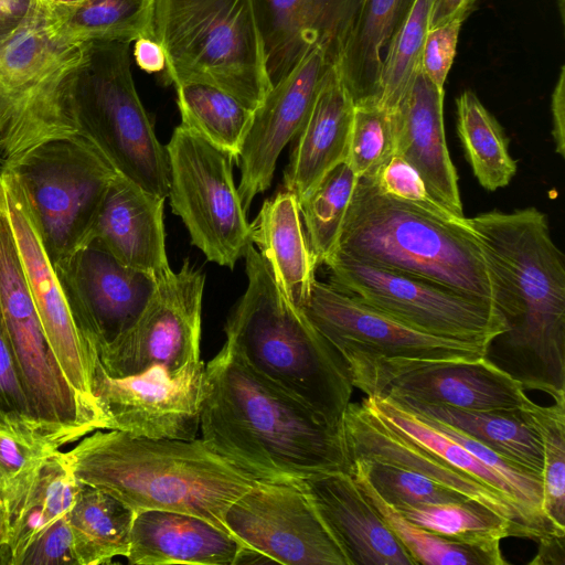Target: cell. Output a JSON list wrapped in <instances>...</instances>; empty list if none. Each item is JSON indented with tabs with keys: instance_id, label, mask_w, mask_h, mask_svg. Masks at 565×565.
I'll return each mask as SVG.
<instances>
[{
	"instance_id": "11a10c76",
	"label": "cell",
	"mask_w": 565,
	"mask_h": 565,
	"mask_svg": "<svg viewBox=\"0 0 565 565\" xmlns=\"http://www.w3.org/2000/svg\"><path fill=\"white\" fill-rule=\"evenodd\" d=\"M10 533L9 510L6 501L0 497V565H12Z\"/></svg>"
},
{
	"instance_id": "7dc6e473",
	"label": "cell",
	"mask_w": 565,
	"mask_h": 565,
	"mask_svg": "<svg viewBox=\"0 0 565 565\" xmlns=\"http://www.w3.org/2000/svg\"><path fill=\"white\" fill-rule=\"evenodd\" d=\"M461 24L459 21L449 22L429 29L425 36L420 70L430 82L443 89L456 55Z\"/></svg>"
},
{
	"instance_id": "9f6ffc18",
	"label": "cell",
	"mask_w": 565,
	"mask_h": 565,
	"mask_svg": "<svg viewBox=\"0 0 565 565\" xmlns=\"http://www.w3.org/2000/svg\"><path fill=\"white\" fill-rule=\"evenodd\" d=\"M84 0H43L40 2L45 8H68L81 3Z\"/></svg>"
},
{
	"instance_id": "816d5d0a",
	"label": "cell",
	"mask_w": 565,
	"mask_h": 565,
	"mask_svg": "<svg viewBox=\"0 0 565 565\" xmlns=\"http://www.w3.org/2000/svg\"><path fill=\"white\" fill-rule=\"evenodd\" d=\"M33 3L34 0H0V43L22 25Z\"/></svg>"
},
{
	"instance_id": "7bdbcfd3",
	"label": "cell",
	"mask_w": 565,
	"mask_h": 565,
	"mask_svg": "<svg viewBox=\"0 0 565 565\" xmlns=\"http://www.w3.org/2000/svg\"><path fill=\"white\" fill-rule=\"evenodd\" d=\"M351 467L359 469L377 494L391 507L452 503L468 500L420 473L385 462L353 460Z\"/></svg>"
},
{
	"instance_id": "9a60e30c",
	"label": "cell",
	"mask_w": 565,
	"mask_h": 565,
	"mask_svg": "<svg viewBox=\"0 0 565 565\" xmlns=\"http://www.w3.org/2000/svg\"><path fill=\"white\" fill-rule=\"evenodd\" d=\"M241 547L287 565H348L298 481H260L223 516Z\"/></svg>"
},
{
	"instance_id": "52a82bcc",
	"label": "cell",
	"mask_w": 565,
	"mask_h": 565,
	"mask_svg": "<svg viewBox=\"0 0 565 565\" xmlns=\"http://www.w3.org/2000/svg\"><path fill=\"white\" fill-rule=\"evenodd\" d=\"M71 134L90 142L117 174L167 199L169 158L137 93L130 43L85 45L65 129Z\"/></svg>"
},
{
	"instance_id": "cb8c5ba5",
	"label": "cell",
	"mask_w": 565,
	"mask_h": 565,
	"mask_svg": "<svg viewBox=\"0 0 565 565\" xmlns=\"http://www.w3.org/2000/svg\"><path fill=\"white\" fill-rule=\"evenodd\" d=\"M383 395L471 411H520L533 403L521 382L487 356L411 372Z\"/></svg>"
},
{
	"instance_id": "277c9868",
	"label": "cell",
	"mask_w": 565,
	"mask_h": 565,
	"mask_svg": "<svg viewBox=\"0 0 565 565\" xmlns=\"http://www.w3.org/2000/svg\"><path fill=\"white\" fill-rule=\"evenodd\" d=\"M244 257L248 284L227 319L225 343L256 372L341 426L353 392L344 362L286 297L253 243Z\"/></svg>"
},
{
	"instance_id": "836d02e7",
	"label": "cell",
	"mask_w": 565,
	"mask_h": 565,
	"mask_svg": "<svg viewBox=\"0 0 565 565\" xmlns=\"http://www.w3.org/2000/svg\"><path fill=\"white\" fill-rule=\"evenodd\" d=\"M350 473L364 497L381 514L415 565H504L500 544L479 545L452 541L418 527L404 519L372 488L364 475L355 467Z\"/></svg>"
},
{
	"instance_id": "2e32d148",
	"label": "cell",
	"mask_w": 565,
	"mask_h": 565,
	"mask_svg": "<svg viewBox=\"0 0 565 565\" xmlns=\"http://www.w3.org/2000/svg\"><path fill=\"white\" fill-rule=\"evenodd\" d=\"M204 369L200 361L177 374L154 366L141 374L113 377L97 359L92 393L102 429L148 438L195 439Z\"/></svg>"
},
{
	"instance_id": "f546056e",
	"label": "cell",
	"mask_w": 565,
	"mask_h": 565,
	"mask_svg": "<svg viewBox=\"0 0 565 565\" xmlns=\"http://www.w3.org/2000/svg\"><path fill=\"white\" fill-rule=\"evenodd\" d=\"M43 9L49 36L63 47L154 39L156 0H84Z\"/></svg>"
},
{
	"instance_id": "60d3db41",
	"label": "cell",
	"mask_w": 565,
	"mask_h": 565,
	"mask_svg": "<svg viewBox=\"0 0 565 565\" xmlns=\"http://www.w3.org/2000/svg\"><path fill=\"white\" fill-rule=\"evenodd\" d=\"M520 412L543 446V512L553 527L565 534V403L541 406L533 402Z\"/></svg>"
},
{
	"instance_id": "e575fe53",
	"label": "cell",
	"mask_w": 565,
	"mask_h": 565,
	"mask_svg": "<svg viewBox=\"0 0 565 565\" xmlns=\"http://www.w3.org/2000/svg\"><path fill=\"white\" fill-rule=\"evenodd\" d=\"M364 401L391 427L504 498L516 511L522 522L530 531L532 540L537 541V536L530 526L522 510L516 492L501 475L483 465L460 444L431 427L413 413L398 406L387 397L366 396Z\"/></svg>"
},
{
	"instance_id": "7c38bea8",
	"label": "cell",
	"mask_w": 565,
	"mask_h": 565,
	"mask_svg": "<svg viewBox=\"0 0 565 565\" xmlns=\"http://www.w3.org/2000/svg\"><path fill=\"white\" fill-rule=\"evenodd\" d=\"M166 149L173 213L210 262L234 268L253 243L233 179L235 157L182 124L173 130Z\"/></svg>"
},
{
	"instance_id": "5b68a950",
	"label": "cell",
	"mask_w": 565,
	"mask_h": 565,
	"mask_svg": "<svg viewBox=\"0 0 565 565\" xmlns=\"http://www.w3.org/2000/svg\"><path fill=\"white\" fill-rule=\"evenodd\" d=\"M331 257L417 276L495 306L489 265L466 217L437 220L383 194L369 178H358Z\"/></svg>"
},
{
	"instance_id": "603a6c76",
	"label": "cell",
	"mask_w": 565,
	"mask_h": 565,
	"mask_svg": "<svg viewBox=\"0 0 565 565\" xmlns=\"http://www.w3.org/2000/svg\"><path fill=\"white\" fill-rule=\"evenodd\" d=\"M164 200L117 174L89 239L99 242L122 265L157 281L168 277L172 269L166 253Z\"/></svg>"
},
{
	"instance_id": "9c48e42d",
	"label": "cell",
	"mask_w": 565,
	"mask_h": 565,
	"mask_svg": "<svg viewBox=\"0 0 565 565\" xmlns=\"http://www.w3.org/2000/svg\"><path fill=\"white\" fill-rule=\"evenodd\" d=\"M18 181L53 267L85 245L117 172L77 134L36 141L3 161Z\"/></svg>"
},
{
	"instance_id": "bcb514c9",
	"label": "cell",
	"mask_w": 565,
	"mask_h": 565,
	"mask_svg": "<svg viewBox=\"0 0 565 565\" xmlns=\"http://www.w3.org/2000/svg\"><path fill=\"white\" fill-rule=\"evenodd\" d=\"M55 450L0 430V497L12 505L26 490L43 461Z\"/></svg>"
},
{
	"instance_id": "44dd1931",
	"label": "cell",
	"mask_w": 565,
	"mask_h": 565,
	"mask_svg": "<svg viewBox=\"0 0 565 565\" xmlns=\"http://www.w3.org/2000/svg\"><path fill=\"white\" fill-rule=\"evenodd\" d=\"M348 565H415L349 471L298 480Z\"/></svg>"
},
{
	"instance_id": "83f0119b",
	"label": "cell",
	"mask_w": 565,
	"mask_h": 565,
	"mask_svg": "<svg viewBox=\"0 0 565 565\" xmlns=\"http://www.w3.org/2000/svg\"><path fill=\"white\" fill-rule=\"evenodd\" d=\"M412 0H356L335 36L334 61L354 99L374 96L382 51Z\"/></svg>"
},
{
	"instance_id": "5bb4252c",
	"label": "cell",
	"mask_w": 565,
	"mask_h": 565,
	"mask_svg": "<svg viewBox=\"0 0 565 565\" xmlns=\"http://www.w3.org/2000/svg\"><path fill=\"white\" fill-rule=\"evenodd\" d=\"M204 282L203 273L188 259L178 273L159 280L134 326L98 350L104 371L125 377L161 366L177 374L199 363Z\"/></svg>"
},
{
	"instance_id": "484cf974",
	"label": "cell",
	"mask_w": 565,
	"mask_h": 565,
	"mask_svg": "<svg viewBox=\"0 0 565 565\" xmlns=\"http://www.w3.org/2000/svg\"><path fill=\"white\" fill-rule=\"evenodd\" d=\"M238 542L226 531L199 516L166 510L136 512L129 551L130 564L235 565Z\"/></svg>"
},
{
	"instance_id": "8d00e7d4",
	"label": "cell",
	"mask_w": 565,
	"mask_h": 565,
	"mask_svg": "<svg viewBox=\"0 0 565 565\" xmlns=\"http://www.w3.org/2000/svg\"><path fill=\"white\" fill-rule=\"evenodd\" d=\"M174 86L181 124L237 159L253 110L209 84L183 83Z\"/></svg>"
},
{
	"instance_id": "4dcf8cb0",
	"label": "cell",
	"mask_w": 565,
	"mask_h": 565,
	"mask_svg": "<svg viewBox=\"0 0 565 565\" xmlns=\"http://www.w3.org/2000/svg\"><path fill=\"white\" fill-rule=\"evenodd\" d=\"M385 396V395H382ZM404 409L477 439L523 470L541 478L543 446L520 411H471L385 396Z\"/></svg>"
},
{
	"instance_id": "db71d44e",
	"label": "cell",
	"mask_w": 565,
	"mask_h": 565,
	"mask_svg": "<svg viewBox=\"0 0 565 565\" xmlns=\"http://www.w3.org/2000/svg\"><path fill=\"white\" fill-rule=\"evenodd\" d=\"M530 564L564 565L565 535L547 534L539 540V551Z\"/></svg>"
},
{
	"instance_id": "ac0fdd59",
	"label": "cell",
	"mask_w": 565,
	"mask_h": 565,
	"mask_svg": "<svg viewBox=\"0 0 565 565\" xmlns=\"http://www.w3.org/2000/svg\"><path fill=\"white\" fill-rule=\"evenodd\" d=\"M335 32L315 40L295 65L253 111L241 147L238 194L245 211L271 183L276 162L285 146L303 126L323 78L333 62Z\"/></svg>"
},
{
	"instance_id": "74e56055",
	"label": "cell",
	"mask_w": 565,
	"mask_h": 565,
	"mask_svg": "<svg viewBox=\"0 0 565 565\" xmlns=\"http://www.w3.org/2000/svg\"><path fill=\"white\" fill-rule=\"evenodd\" d=\"M394 508L412 524L446 539L479 545L500 544L515 536L513 524L473 500Z\"/></svg>"
},
{
	"instance_id": "681fc988",
	"label": "cell",
	"mask_w": 565,
	"mask_h": 565,
	"mask_svg": "<svg viewBox=\"0 0 565 565\" xmlns=\"http://www.w3.org/2000/svg\"><path fill=\"white\" fill-rule=\"evenodd\" d=\"M476 4V0H433L428 30L449 22H463Z\"/></svg>"
},
{
	"instance_id": "4fadbf2b",
	"label": "cell",
	"mask_w": 565,
	"mask_h": 565,
	"mask_svg": "<svg viewBox=\"0 0 565 565\" xmlns=\"http://www.w3.org/2000/svg\"><path fill=\"white\" fill-rule=\"evenodd\" d=\"M329 285L418 331L490 347L507 330L498 308L437 282L331 257Z\"/></svg>"
},
{
	"instance_id": "ab89813d",
	"label": "cell",
	"mask_w": 565,
	"mask_h": 565,
	"mask_svg": "<svg viewBox=\"0 0 565 565\" xmlns=\"http://www.w3.org/2000/svg\"><path fill=\"white\" fill-rule=\"evenodd\" d=\"M356 181L348 162H341L298 202L317 267L326 264L337 246Z\"/></svg>"
},
{
	"instance_id": "30bf717a",
	"label": "cell",
	"mask_w": 565,
	"mask_h": 565,
	"mask_svg": "<svg viewBox=\"0 0 565 565\" xmlns=\"http://www.w3.org/2000/svg\"><path fill=\"white\" fill-rule=\"evenodd\" d=\"M85 45L63 47L45 29L34 0L22 25L0 43V154L65 134Z\"/></svg>"
},
{
	"instance_id": "f5cc1de1",
	"label": "cell",
	"mask_w": 565,
	"mask_h": 565,
	"mask_svg": "<svg viewBox=\"0 0 565 565\" xmlns=\"http://www.w3.org/2000/svg\"><path fill=\"white\" fill-rule=\"evenodd\" d=\"M134 58L147 73H159L166 68L164 52L156 39L141 38L135 41Z\"/></svg>"
},
{
	"instance_id": "d6a6232c",
	"label": "cell",
	"mask_w": 565,
	"mask_h": 565,
	"mask_svg": "<svg viewBox=\"0 0 565 565\" xmlns=\"http://www.w3.org/2000/svg\"><path fill=\"white\" fill-rule=\"evenodd\" d=\"M135 514L117 498L82 483L68 512L77 564L99 565L126 557Z\"/></svg>"
},
{
	"instance_id": "3957f363",
	"label": "cell",
	"mask_w": 565,
	"mask_h": 565,
	"mask_svg": "<svg viewBox=\"0 0 565 565\" xmlns=\"http://www.w3.org/2000/svg\"><path fill=\"white\" fill-rule=\"evenodd\" d=\"M66 454L77 481L109 493L135 512H183L224 531L230 505L263 481L196 438L96 429Z\"/></svg>"
},
{
	"instance_id": "7402d4cb",
	"label": "cell",
	"mask_w": 565,
	"mask_h": 565,
	"mask_svg": "<svg viewBox=\"0 0 565 565\" xmlns=\"http://www.w3.org/2000/svg\"><path fill=\"white\" fill-rule=\"evenodd\" d=\"M444 89L419 70L397 107L392 110L395 152L422 175L430 194L457 216H465L445 138Z\"/></svg>"
},
{
	"instance_id": "f907efd6",
	"label": "cell",
	"mask_w": 565,
	"mask_h": 565,
	"mask_svg": "<svg viewBox=\"0 0 565 565\" xmlns=\"http://www.w3.org/2000/svg\"><path fill=\"white\" fill-rule=\"evenodd\" d=\"M552 135L555 143V151L565 156V70L562 66L557 83L554 87L551 99Z\"/></svg>"
},
{
	"instance_id": "b9f144b4",
	"label": "cell",
	"mask_w": 565,
	"mask_h": 565,
	"mask_svg": "<svg viewBox=\"0 0 565 565\" xmlns=\"http://www.w3.org/2000/svg\"><path fill=\"white\" fill-rule=\"evenodd\" d=\"M395 152L392 111L375 97L354 100L347 162L356 178H373Z\"/></svg>"
},
{
	"instance_id": "e0dca14e",
	"label": "cell",
	"mask_w": 565,
	"mask_h": 565,
	"mask_svg": "<svg viewBox=\"0 0 565 565\" xmlns=\"http://www.w3.org/2000/svg\"><path fill=\"white\" fill-rule=\"evenodd\" d=\"M0 192L46 339L68 383L100 422L102 429V418L92 393L97 351L77 324L18 181L3 169L0 172Z\"/></svg>"
},
{
	"instance_id": "d590c367",
	"label": "cell",
	"mask_w": 565,
	"mask_h": 565,
	"mask_svg": "<svg viewBox=\"0 0 565 565\" xmlns=\"http://www.w3.org/2000/svg\"><path fill=\"white\" fill-rule=\"evenodd\" d=\"M457 130L479 183L488 191L507 186L516 172L499 121L471 90L457 99Z\"/></svg>"
},
{
	"instance_id": "d6986e66",
	"label": "cell",
	"mask_w": 565,
	"mask_h": 565,
	"mask_svg": "<svg viewBox=\"0 0 565 565\" xmlns=\"http://www.w3.org/2000/svg\"><path fill=\"white\" fill-rule=\"evenodd\" d=\"M54 269L81 331L97 352L134 326L158 284L122 265L96 239Z\"/></svg>"
},
{
	"instance_id": "ba28073f",
	"label": "cell",
	"mask_w": 565,
	"mask_h": 565,
	"mask_svg": "<svg viewBox=\"0 0 565 565\" xmlns=\"http://www.w3.org/2000/svg\"><path fill=\"white\" fill-rule=\"evenodd\" d=\"M301 310L341 356L353 387L369 397L411 372L477 360L489 349L413 329L317 279Z\"/></svg>"
},
{
	"instance_id": "7a4b0ae2",
	"label": "cell",
	"mask_w": 565,
	"mask_h": 565,
	"mask_svg": "<svg viewBox=\"0 0 565 565\" xmlns=\"http://www.w3.org/2000/svg\"><path fill=\"white\" fill-rule=\"evenodd\" d=\"M490 268L505 332L503 369L565 403V265L546 215L531 206L466 217Z\"/></svg>"
},
{
	"instance_id": "4316f807",
	"label": "cell",
	"mask_w": 565,
	"mask_h": 565,
	"mask_svg": "<svg viewBox=\"0 0 565 565\" xmlns=\"http://www.w3.org/2000/svg\"><path fill=\"white\" fill-rule=\"evenodd\" d=\"M252 242L275 280L297 308L307 302L317 269L302 227L296 196L284 191L266 200L250 224Z\"/></svg>"
},
{
	"instance_id": "6da1fadb",
	"label": "cell",
	"mask_w": 565,
	"mask_h": 565,
	"mask_svg": "<svg viewBox=\"0 0 565 565\" xmlns=\"http://www.w3.org/2000/svg\"><path fill=\"white\" fill-rule=\"evenodd\" d=\"M200 429L213 450L258 480L350 472L342 426L256 372L227 343L204 369Z\"/></svg>"
},
{
	"instance_id": "6f0895ef",
	"label": "cell",
	"mask_w": 565,
	"mask_h": 565,
	"mask_svg": "<svg viewBox=\"0 0 565 565\" xmlns=\"http://www.w3.org/2000/svg\"><path fill=\"white\" fill-rule=\"evenodd\" d=\"M38 1L40 2V1H43V0H38Z\"/></svg>"
},
{
	"instance_id": "f35d334b",
	"label": "cell",
	"mask_w": 565,
	"mask_h": 565,
	"mask_svg": "<svg viewBox=\"0 0 565 565\" xmlns=\"http://www.w3.org/2000/svg\"><path fill=\"white\" fill-rule=\"evenodd\" d=\"M433 0H412L387 42L373 97L394 110L420 70L422 51L428 31Z\"/></svg>"
},
{
	"instance_id": "d4e9b609",
	"label": "cell",
	"mask_w": 565,
	"mask_h": 565,
	"mask_svg": "<svg viewBox=\"0 0 565 565\" xmlns=\"http://www.w3.org/2000/svg\"><path fill=\"white\" fill-rule=\"evenodd\" d=\"M354 100L333 56L285 170V190L298 202L347 161Z\"/></svg>"
},
{
	"instance_id": "1f68e13d",
	"label": "cell",
	"mask_w": 565,
	"mask_h": 565,
	"mask_svg": "<svg viewBox=\"0 0 565 565\" xmlns=\"http://www.w3.org/2000/svg\"><path fill=\"white\" fill-rule=\"evenodd\" d=\"M81 487L66 452L55 450L43 461L26 490L8 508L12 565H20L30 545L70 512Z\"/></svg>"
},
{
	"instance_id": "8992f818",
	"label": "cell",
	"mask_w": 565,
	"mask_h": 565,
	"mask_svg": "<svg viewBox=\"0 0 565 565\" xmlns=\"http://www.w3.org/2000/svg\"><path fill=\"white\" fill-rule=\"evenodd\" d=\"M170 83L215 86L250 110L271 87L255 0H156Z\"/></svg>"
},
{
	"instance_id": "f1b7e54d",
	"label": "cell",
	"mask_w": 565,
	"mask_h": 565,
	"mask_svg": "<svg viewBox=\"0 0 565 565\" xmlns=\"http://www.w3.org/2000/svg\"><path fill=\"white\" fill-rule=\"evenodd\" d=\"M351 0H255L271 84L319 36L338 32Z\"/></svg>"
},
{
	"instance_id": "c3c4849f",
	"label": "cell",
	"mask_w": 565,
	"mask_h": 565,
	"mask_svg": "<svg viewBox=\"0 0 565 565\" xmlns=\"http://www.w3.org/2000/svg\"><path fill=\"white\" fill-rule=\"evenodd\" d=\"M20 565H78L68 513L57 519L30 545Z\"/></svg>"
},
{
	"instance_id": "ffe728a7",
	"label": "cell",
	"mask_w": 565,
	"mask_h": 565,
	"mask_svg": "<svg viewBox=\"0 0 565 565\" xmlns=\"http://www.w3.org/2000/svg\"><path fill=\"white\" fill-rule=\"evenodd\" d=\"M341 426L350 462L375 460L420 473L509 520L516 537L532 540L530 531L504 498L391 427L364 399L348 405Z\"/></svg>"
},
{
	"instance_id": "8fae6325",
	"label": "cell",
	"mask_w": 565,
	"mask_h": 565,
	"mask_svg": "<svg viewBox=\"0 0 565 565\" xmlns=\"http://www.w3.org/2000/svg\"><path fill=\"white\" fill-rule=\"evenodd\" d=\"M0 318L32 413L56 449L100 429L60 367L39 319L0 192Z\"/></svg>"
},
{
	"instance_id": "f6af8a7d",
	"label": "cell",
	"mask_w": 565,
	"mask_h": 565,
	"mask_svg": "<svg viewBox=\"0 0 565 565\" xmlns=\"http://www.w3.org/2000/svg\"><path fill=\"white\" fill-rule=\"evenodd\" d=\"M375 186L383 194L406 203L437 220L462 223L466 216H457L428 191L422 175L405 158L394 152L376 171Z\"/></svg>"
},
{
	"instance_id": "ee69618b",
	"label": "cell",
	"mask_w": 565,
	"mask_h": 565,
	"mask_svg": "<svg viewBox=\"0 0 565 565\" xmlns=\"http://www.w3.org/2000/svg\"><path fill=\"white\" fill-rule=\"evenodd\" d=\"M0 430L53 449L36 422L0 318Z\"/></svg>"
}]
</instances>
